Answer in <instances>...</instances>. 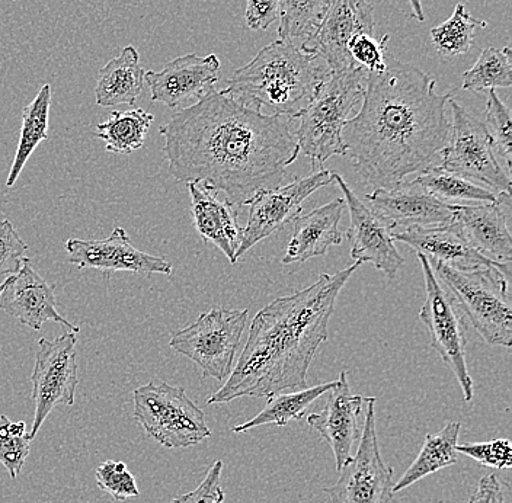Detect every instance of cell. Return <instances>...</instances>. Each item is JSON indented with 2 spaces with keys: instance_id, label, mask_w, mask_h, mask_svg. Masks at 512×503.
I'll list each match as a JSON object with an SVG mask.
<instances>
[{
  "instance_id": "obj_1",
  "label": "cell",
  "mask_w": 512,
  "mask_h": 503,
  "mask_svg": "<svg viewBox=\"0 0 512 503\" xmlns=\"http://www.w3.org/2000/svg\"><path fill=\"white\" fill-rule=\"evenodd\" d=\"M294 118L262 114L226 91L210 92L159 128L163 155L176 181L223 192L239 211L256 192L280 187L299 158Z\"/></svg>"
},
{
  "instance_id": "obj_2",
  "label": "cell",
  "mask_w": 512,
  "mask_h": 503,
  "mask_svg": "<svg viewBox=\"0 0 512 503\" xmlns=\"http://www.w3.org/2000/svg\"><path fill=\"white\" fill-rule=\"evenodd\" d=\"M437 80L387 56L386 69L368 73L361 110L345 123L342 143L355 172L370 187L392 188L430 168L446 147L450 121Z\"/></svg>"
},
{
  "instance_id": "obj_3",
  "label": "cell",
  "mask_w": 512,
  "mask_h": 503,
  "mask_svg": "<svg viewBox=\"0 0 512 503\" xmlns=\"http://www.w3.org/2000/svg\"><path fill=\"white\" fill-rule=\"evenodd\" d=\"M358 267L354 262L335 274H322L304 290L259 310L238 362L222 389L208 397V405L306 389L310 364L328 341L336 300Z\"/></svg>"
},
{
  "instance_id": "obj_4",
  "label": "cell",
  "mask_w": 512,
  "mask_h": 503,
  "mask_svg": "<svg viewBox=\"0 0 512 503\" xmlns=\"http://www.w3.org/2000/svg\"><path fill=\"white\" fill-rule=\"evenodd\" d=\"M328 64L299 44L277 40L233 73L226 94L256 111L297 120L331 75Z\"/></svg>"
},
{
  "instance_id": "obj_5",
  "label": "cell",
  "mask_w": 512,
  "mask_h": 503,
  "mask_svg": "<svg viewBox=\"0 0 512 503\" xmlns=\"http://www.w3.org/2000/svg\"><path fill=\"white\" fill-rule=\"evenodd\" d=\"M368 73L361 67L332 72L313 101L300 112L294 131L299 152L312 162L313 171L334 156H345L342 130L366 91Z\"/></svg>"
},
{
  "instance_id": "obj_6",
  "label": "cell",
  "mask_w": 512,
  "mask_h": 503,
  "mask_svg": "<svg viewBox=\"0 0 512 503\" xmlns=\"http://www.w3.org/2000/svg\"><path fill=\"white\" fill-rule=\"evenodd\" d=\"M427 259L437 280L450 291L483 341L510 348L512 315L507 277L494 267L462 271Z\"/></svg>"
},
{
  "instance_id": "obj_7",
  "label": "cell",
  "mask_w": 512,
  "mask_h": 503,
  "mask_svg": "<svg viewBox=\"0 0 512 503\" xmlns=\"http://www.w3.org/2000/svg\"><path fill=\"white\" fill-rule=\"evenodd\" d=\"M134 419L168 450L190 448L211 437L206 415L182 387L150 381L134 390Z\"/></svg>"
},
{
  "instance_id": "obj_8",
  "label": "cell",
  "mask_w": 512,
  "mask_h": 503,
  "mask_svg": "<svg viewBox=\"0 0 512 503\" xmlns=\"http://www.w3.org/2000/svg\"><path fill=\"white\" fill-rule=\"evenodd\" d=\"M249 310L213 309L200 315L192 325L172 336L178 354L194 361L203 378L226 381L233 370Z\"/></svg>"
},
{
  "instance_id": "obj_9",
  "label": "cell",
  "mask_w": 512,
  "mask_h": 503,
  "mask_svg": "<svg viewBox=\"0 0 512 503\" xmlns=\"http://www.w3.org/2000/svg\"><path fill=\"white\" fill-rule=\"evenodd\" d=\"M453 112L450 136L441 150V168L479 182L496 194L511 195V178L499 165L485 123L473 117L456 99L448 101Z\"/></svg>"
},
{
  "instance_id": "obj_10",
  "label": "cell",
  "mask_w": 512,
  "mask_h": 503,
  "mask_svg": "<svg viewBox=\"0 0 512 503\" xmlns=\"http://www.w3.org/2000/svg\"><path fill=\"white\" fill-rule=\"evenodd\" d=\"M424 272L425 299L419 312V320L431 333V346L438 352L441 360L446 362L451 373L462 387L463 399L470 402L475 394L473 380L467 370L466 362V323L459 304L450 291L435 277L427 256L418 253Z\"/></svg>"
},
{
  "instance_id": "obj_11",
  "label": "cell",
  "mask_w": 512,
  "mask_h": 503,
  "mask_svg": "<svg viewBox=\"0 0 512 503\" xmlns=\"http://www.w3.org/2000/svg\"><path fill=\"white\" fill-rule=\"evenodd\" d=\"M364 428L358 450L341 470L338 482L325 488L331 503H392L393 469L384 463L376 431V399L366 397Z\"/></svg>"
},
{
  "instance_id": "obj_12",
  "label": "cell",
  "mask_w": 512,
  "mask_h": 503,
  "mask_svg": "<svg viewBox=\"0 0 512 503\" xmlns=\"http://www.w3.org/2000/svg\"><path fill=\"white\" fill-rule=\"evenodd\" d=\"M78 335L67 331L59 338L40 339L32 371L31 397L35 403L34 424L30 437L34 440L38 431L57 406L75 405L78 389Z\"/></svg>"
},
{
  "instance_id": "obj_13",
  "label": "cell",
  "mask_w": 512,
  "mask_h": 503,
  "mask_svg": "<svg viewBox=\"0 0 512 503\" xmlns=\"http://www.w3.org/2000/svg\"><path fill=\"white\" fill-rule=\"evenodd\" d=\"M332 184V172L322 168L309 176L296 178L284 187L262 189L249 201V219L242 229L236 259L245 255L262 240L286 229L302 214L303 204L320 188Z\"/></svg>"
},
{
  "instance_id": "obj_14",
  "label": "cell",
  "mask_w": 512,
  "mask_h": 503,
  "mask_svg": "<svg viewBox=\"0 0 512 503\" xmlns=\"http://www.w3.org/2000/svg\"><path fill=\"white\" fill-rule=\"evenodd\" d=\"M374 28V8L367 0H331L318 31L300 48L320 57L331 72L355 69L348 47L358 35H374Z\"/></svg>"
},
{
  "instance_id": "obj_15",
  "label": "cell",
  "mask_w": 512,
  "mask_h": 503,
  "mask_svg": "<svg viewBox=\"0 0 512 503\" xmlns=\"http://www.w3.org/2000/svg\"><path fill=\"white\" fill-rule=\"evenodd\" d=\"M332 184L341 189L345 205L350 210L351 227L348 229V237L352 243V261L360 265L370 262L390 280H395L405 259L396 249L392 227L361 201L341 175L332 173Z\"/></svg>"
},
{
  "instance_id": "obj_16",
  "label": "cell",
  "mask_w": 512,
  "mask_h": 503,
  "mask_svg": "<svg viewBox=\"0 0 512 503\" xmlns=\"http://www.w3.org/2000/svg\"><path fill=\"white\" fill-rule=\"evenodd\" d=\"M219 57L208 54H185L166 64L160 72H146L144 82L149 85L153 102L171 110H184L214 91L220 80Z\"/></svg>"
},
{
  "instance_id": "obj_17",
  "label": "cell",
  "mask_w": 512,
  "mask_h": 503,
  "mask_svg": "<svg viewBox=\"0 0 512 503\" xmlns=\"http://www.w3.org/2000/svg\"><path fill=\"white\" fill-rule=\"evenodd\" d=\"M366 201L367 207L382 217L393 232L454 223L453 204L438 200L415 181H402L392 188H376L366 195Z\"/></svg>"
},
{
  "instance_id": "obj_18",
  "label": "cell",
  "mask_w": 512,
  "mask_h": 503,
  "mask_svg": "<svg viewBox=\"0 0 512 503\" xmlns=\"http://www.w3.org/2000/svg\"><path fill=\"white\" fill-rule=\"evenodd\" d=\"M64 249L69 253L67 262L80 269H99L105 274L126 271L147 277L153 274L171 275L174 271L171 262L166 259L134 248L123 227L112 230L104 240L69 239Z\"/></svg>"
},
{
  "instance_id": "obj_19",
  "label": "cell",
  "mask_w": 512,
  "mask_h": 503,
  "mask_svg": "<svg viewBox=\"0 0 512 503\" xmlns=\"http://www.w3.org/2000/svg\"><path fill=\"white\" fill-rule=\"evenodd\" d=\"M364 397L352 394L347 371H341L328 402L318 413L307 416V425L319 432L334 453L336 472H341L352 458L354 445L364 428Z\"/></svg>"
},
{
  "instance_id": "obj_20",
  "label": "cell",
  "mask_w": 512,
  "mask_h": 503,
  "mask_svg": "<svg viewBox=\"0 0 512 503\" xmlns=\"http://www.w3.org/2000/svg\"><path fill=\"white\" fill-rule=\"evenodd\" d=\"M0 310L32 331H40L44 323L53 322L67 331L79 333L78 326L60 315L56 287L35 271L30 258L25 259L16 274L8 275L0 284Z\"/></svg>"
},
{
  "instance_id": "obj_21",
  "label": "cell",
  "mask_w": 512,
  "mask_h": 503,
  "mask_svg": "<svg viewBox=\"0 0 512 503\" xmlns=\"http://www.w3.org/2000/svg\"><path fill=\"white\" fill-rule=\"evenodd\" d=\"M511 195L499 194L494 203L479 205L453 204L454 224L464 239L491 261L511 265L512 237L504 205Z\"/></svg>"
},
{
  "instance_id": "obj_22",
  "label": "cell",
  "mask_w": 512,
  "mask_h": 503,
  "mask_svg": "<svg viewBox=\"0 0 512 503\" xmlns=\"http://www.w3.org/2000/svg\"><path fill=\"white\" fill-rule=\"evenodd\" d=\"M393 240L406 243L416 252L435 259L447 267L470 269L498 268L505 277L511 274V265H501L476 251L460 232L456 224L435 227H412L392 233Z\"/></svg>"
},
{
  "instance_id": "obj_23",
  "label": "cell",
  "mask_w": 512,
  "mask_h": 503,
  "mask_svg": "<svg viewBox=\"0 0 512 503\" xmlns=\"http://www.w3.org/2000/svg\"><path fill=\"white\" fill-rule=\"evenodd\" d=\"M344 208L345 201L336 198L331 203L297 217L283 264H304L309 259L325 255L331 246L341 245L339 221L344 214Z\"/></svg>"
},
{
  "instance_id": "obj_24",
  "label": "cell",
  "mask_w": 512,
  "mask_h": 503,
  "mask_svg": "<svg viewBox=\"0 0 512 503\" xmlns=\"http://www.w3.org/2000/svg\"><path fill=\"white\" fill-rule=\"evenodd\" d=\"M191 195V211L195 229L206 242L213 243L229 259L230 264L238 262L242 227L238 223V210L227 201H220L214 192L197 184H187Z\"/></svg>"
},
{
  "instance_id": "obj_25",
  "label": "cell",
  "mask_w": 512,
  "mask_h": 503,
  "mask_svg": "<svg viewBox=\"0 0 512 503\" xmlns=\"http://www.w3.org/2000/svg\"><path fill=\"white\" fill-rule=\"evenodd\" d=\"M146 70L140 66L139 51L128 46L98 73L95 96L99 107L134 105L143 92Z\"/></svg>"
},
{
  "instance_id": "obj_26",
  "label": "cell",
  "mask_w": 512,
  "mask_h": 503,
  "mask_svg": "<svg viewBox=\"0 0 512 503\" xmlns=\"http://www.w3.org/2000/svg\"><path fill=\"white\" fill-rule=\"evenodd\" d=\"M460 429L462 425L459 422H448L440 431L428 434L414 463L403 473L399 482L393 483V493L409 488L424 477L456 464L459 460L457 445Z\"/></svg>"
},
{
  "instance_id": "obj_27",
  "label": "cell",
  "mask_w": 512,
  "mask_h": 503,
  "mask_svg": "<svg viewBox=\"0 0 512 503\" xmlns=\"http://www.w3.org/2000/svg\"><path fill=\"white\" fill-rule=\"evenodd\" d=\"M335 381L319 384L310 389H300L293 393H278L268 397L267 406L252 418L251 421L233 426L235 434L251 431L258 426L277 425L286 426L294 419H302L307 408L315 403L323 394L334 389Z\"/></svg>"
},
{
  "instance_id": "obj_28",
  "label": "cell",
  "mask_w": 512,
  "mask_h": 503,
  "mask_svg": "<svg viewBox=\"0 0 512 503\" xmlns=\"http://www.w3.org/2000/svg\"><path fill=\"white\" fill-rule=\"evenodd\" d=\"M51 108V86L44 85L34 101L22 111L21 136L16 149L14 163L6 179V187L12 188L18 181L25 163L31 158L38 144L48 139V117Z\"/></svg>"
},
{
  "instance_id": "obj_29",
  "label": "cell",
  "mask_w": 512,
  "mask_h": 503,
  "mask_svg": "<svg viewBox=\"0 0 512 503\" xmlns=\"http://www.w3.org/2000/svg\"><path fill=\"white\" fill-rule=\"evenodd\" d=\"M153 120L155 117L142 108L127 112L114 111L107 121L96 126V137L105 142L107 152L131 155L144 146Z\"/></svg>"
},
{
  "instance_id": "obj_30",
  "label": "cell",
  "mask_w": 512,
  "mask_h": 503,
  "mask_svg": "<svg viewBox=\"0 0 512 503\" xmlns=\"http://www.w3.org/2000/svg\"><path fill=\"white\" fill-rule=\"evenodd\" d=\"M419 187L430 192L438 200L448 201H476V203H494L499 194L492 189L476 184L472 179L464 178L457 173L446 171L441 166L425 169L414 179ZM450 204V203H448Z\"/></svg>"
},
{
  "instance_id": "obj_31",
  "label": "cell",
  "mask_w": 512,
  "mask_h": 503,
  "mask_svg": "<svg viewBox=\"0 0 512 503\" xmlns=\"http://www.w3.org/2000/svg\"><path fill=\"white\" fill-rule=\"evenodd\" d=\"M329 5L331 0H278L280 40L294 44L309 40L318 31Z\"/></svg>"
},
{
  "instance_id": "obj_32",
  "label": "cell",
  "mask_w": 512,
  "mask_h": 503,
  "mask_svg": "<svg viewBox=\"0 0 512 503\" xmlns=\"http://www.w3.org/2000/svg\"><path fill=\"white\" fill-rule=\"evenodd\" d=\"M488 27L483 19L473 18L466 6L459 3L453 15L438 27L432 28L431 40L441 56L456 57L469 53L479 28Z\"/></svg>"
},
{
  "instance_id": "obj_33",
  "label": "cell",
  "mask_w": 512,
  "mask_h": 503,
  "mask_svg": "<svg viewBox=\"0 0 512 503\" xmlns=\"http://www.w3.org/2000/svg\"><path fill=\"white\" fill-rule=\"evenodd\" d=\"M511 48L488 47L480 53L478 62L463 75L464 91L488 92L496 88H511Z\"/></svg>"
},
{
  "instance_id": "obj_34",
  "label": "cell",
  "mask_w": 512,
  "mask_h": 503,
  "mask_svg": "<svg viewBox=\"0 0 512 503\" xmlns=\"http://www.w3.org/2000/svg\"><path fill=\"white\" fill-rule=\"evenodd\" d=\"M32 438L25 422H12L0 415V463L16 479L30 456Z\"/></svg>"
},
{
  "instance_id": "obj_35",
  "label": "cell",
  "mask_w": 512,
  "mask_h": 503,
  "mask_svg": "<svg viewBox=\"0 0 512 503\" xmlns=\"http://www.w3.org/2000/svg\"><path fill=\"white\" fill-rule=\"evenodd\" d=\"M486 128L494 144L495 153L505 163V172L510 175L512 159L511 111L495 91L486 92Z\"/></svg>"
},
{
  "instance_id": "obj_36",
  "label": "cell",
  "mask_w": 512,
  "mask_h": 503,
  "mask_svg": "<svg viewBox=\"0 0 512 503\" xmlns=\"http://www.w3.org/2000/svg\"><path fill=\"white\" fill-rule=\"evenodd\" d=\"M95 477L98 488L112 496L115 501H127L140 496L136 479L128 472L123 461H104L96 469Z\"/></svg>"
},
{
  "instance_id": "obj_37",
  "label": "cell",
  "mask_w": 512,
  "mask_h": 503,
  "mask_svg": "<svg viewBox=\"0 0 512 503\" xmlns=\"http://www.w3.org/2000/svg\"><path fill=\"white\" fill-rule=\"evenodd\" d=\"M389 35L376 40L374 35H358L351 41L348 51L351 59L367 73H380L386 69Z\"/></svg>"
},
{
  "instance_id": "obj_38",
  "label": "cell",
  "mask_w": 512,
  "mask_h": 503,
  "mask_svg": "<svg viewBox=\"0 0 512 503\" xmlns=\"http://www.w3.org/2000/svg\"><path fill=\"white\" fill-rule=\"evenodd\" d=\"M457 451L491 469H510L512 466V448L508 440L459 444Z\"/></svg>"
},
{
  "instance_id": "obj_39",
  "label": "cell",
  "mask_w": 512,
  "mask_h": 503,
  "mask_svg": "<svg viewBox=\"0 0 512 503\" xmlns=\"http://www.w3.org/2000/svg\"><path fill=\"white\" fill-rule=\"evenodd\" d=\"M27 251V243L16 232L14 224L0 220V277L16 274L28 258Z\"/></svg>"
},
{
  "instance_id": "obj_40",
  "label": "cell",
  "mask_w": 512,
  "mask_h": 503,
  "mask_svg": "<svg viewBox=\"0 0 512 503\" xmlns=\"http://www.w3.org/2000/svg\"><path fill=\"white\" fill-rule=\"evenodd\" d=\"M222 472L223 461H214L197 489L178 496L171 503H223L226 495L222 488Z\"/></svg>"
},
{
  "instance_id": "obj_41",
  "label": "cell",
  "mask_w": 512,
  "mask_h": 503,
  "mask_svg": "<svg viewBox=\"0 0 512 503\" xmlns=\"http://www.w3.org/2000/svg\"><path fill=\"white\" fill-rule=\"evenodd\" d=\"M245 19L249 30H268L278 19V0H246Z\"/></svg>"
},
{
  "instance_id": "obj_42",
  "label": "cell",
  "mask_w": 512,
  "mask_h": 503,
  "mask_svg": "<svg viewBox=\"0 0 512 503\" xmlns=\"http://www.w3.org/2000/svg\"><path fill=\"white\" fill-rule=\"evenodd\" d=\"M469 503H505L504 483L496 474H488L480 480Z\"/></svg>"
},
{
  "instance_id": "obj_43",
  "label": "cell",
  "mask_w": 512,
  "mask_h": 503,
  "mask_svg": "<svg viewBox=\"0 0 512 503\" xmlns=\"http://www.w3.org/2000/svg\"><path fill=\"white\" fill-rule=\"evenodd\" d=\"M409 5H411L412 15L418 19L419 22L425 21L424 8H422L421 0H408Z\"/></svg>"
}]
</instances>
